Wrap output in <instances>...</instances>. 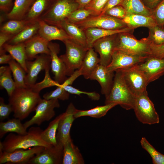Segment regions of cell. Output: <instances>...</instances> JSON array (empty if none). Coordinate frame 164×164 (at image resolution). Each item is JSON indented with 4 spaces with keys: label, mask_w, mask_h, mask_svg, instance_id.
<instances>
[{
    "label": "cell",
    "mask_w": 164,
    "mask_h": 164,
    "mask_svg": "<svg viewBox=\"0 0 164 164\" xmlns=\"http://www.w3.org/2000/svg\"><path fill=\"white\" fill-rule=\"evenodd\" d=\"M122 20L128 27L133 30L141 27L149 28L157 25L152 15L148 16L138 14H127Z\"/></svg>",
    "instance_id": "obj_27"
},
{
    "label": "cell",
    "mask_w": 164,
    "mask_h": 164,
    "mask_svg": "<svg viewBox=\"0 0 164 164\" xmlns=\"http://www.w3.org/2000/svg\"><path fill=\"white\" fill-rule=\"evenodd\" d=\"M12 0H0V11L6 13L9 12L12 7Z\"/></svg>",
    "instance_id": "obj_49"
},
{
    "label": "cell",
    "mask_w": 164,
    "mask_h": 164,
    "mask_svg": "<svg viewBox=\"0 0 164 164\" xmlns=\"http://www.w3.org/2000/svg\"><path fill=\"white\" fill-rule=\"evenodd\" d=\"M2 48L6 52L9 53L26 73V62L27 58L24 43L11 44L6 43L3 45Z\"/></svg>",
    "instance_id": "obj_29"
},
{
    "label": "cell",
    "mask_w": 164,
    "mask_h": 164,
    "mask_svg": "<svg viewBox=\"0 0 164 164\" xmlns=\"http://www.w3.org/2000/svg\"><path fill=\"white\" fill-rule=\"evenodd\" d=\"M69 94L60 84L54 90L44 94L43 98L47 100L57 99L64 101L68 99Z\"/></svg>",
    "instance_id": "obj_42"
},
{
    "label": "cell",
    "mask_w": 164,
    "mask_h": 164,
    "mask_svg": "<svg viewBox=\"0 0 164 164\" xmlns=\"http://www.w3.org/2000/svg\"><path fill=\"white\" fill-rule=\"evenodd\" d=\"M118 105L116 103H111L103 106H97L88 110L77 109L74 114V117L76 118L88 116L94 118H99L105 115L109 110Z\"/></svg>",
    "instance_id": "obj_33"
},
{
    "label": "cell",
    "mask_w": 164,
    "mask_h": 164,
    "mask_svg": "<svg viewBox=\"0 0 164 164\" xmlns=\"http://www.w3.org/2000/svg\"><path fill=\"white\" fill-rule=\"evenodd\" d=\"M63 42L66 51L59 57L65 64L67 76H70L80 68L88 49L71 39Z\"/></svg>",
    "instance_id": "obj_6"
},
{
    "label": "cell",
    "mask_w": 164,
    "mask_h": 164,
    "mask_svg": "<svg viewBox=\"0 0 164 164\" xmlns=\"http://www.w3.org/2000/svg\"><path fill=\"white\" fill-rule=\"evenodd\" d=\"M60 107L58 99L47 100L41 98L36 107L35 114L23 124L24 127L27 129L34 125H40L43 122L49 121L55 115L54 109Z\"/></svg>",
    "instance_id": "obj_8"
},
{
    "label": "cell",
    "mask_w": 164,
    "mask_h": 164,
    "mask_svg": "<svg viewBox=\"0 0 164 164\" xmlns=\"http://www.w3.org/2000/svg\"><path fill=\"white\" fill-rule=\"evenodd\" d=\"M56 26L62 29L72 39L87 48L85 32L76 24L66 20Z\"/></svg>",
    "instance_id": "obj_25"
},
{
    "label": "cell",
    "mask_w": 164,
    "mask_h": 164,
    "mask_svg": "<svg viewBox=\"0 0 164 164\" xmlns=\"http://www.w3.org/2000/svg\"><path fill=\"white\" fill-rule=\"evenodd\" d=\"M104 15L122 20L127 13L124 8L121 5H118L107 10Z\"/></svg>",
    "instance_id": "obj_46"
},
{
    "label": "cell",
    "mask_w": 164,
    "mask_h": 164,
    "mask_svg": "<svg viewBox=\"0 0 164 164\" xmlns=\"http://www.w3.org/2000/svg\"><path fill=\"white\" fill-rule=\"evenodd\" d=\"M9 103L12 109L14 117L23 120L35 108L41 98L39 93L27 87L16 88L9 97Z\"/></svg>",
    "instance_id": "obj_1"
},
{
    "label": "cell",
    "mask_w": 164,
    "mask_h": 164,
    "mask_svg": "<svg viewBox=\"0 0 164 164\" xmlns=\"http://www.w3.org/2000/svg\"><path fill=\"white\" fill-rule=\"evenodd\" d=\"M152 16L157 25L164 27V0L152 11Z\"/></svg>",
    "instance_id": "obj_43"
},
{
    "label": "cell",
    "mask_w": 164,
    "mask_h": 164,
    "mask_svg": "<svg viewBox=\"0 0 164 164\" xmlns=\"http://www.w3.org/2000/svg\"><path fill=\"white\" fill-rule=\"evenodd\" d=\"M61 85L64 89L70 94L80 95L82 94L87 95L91 99L97 101L100 99V95L98 93L93 92H87L82 91L70 85H63L62 84Z\"/></svg>",
    "instance_id": "obj_44"
},
{
    "label": "cell",
    "mask_w": 164,
    "mask_h": 164,
    "mask_svg": "<svg viewBox=\"0 0 164 164\" xmlns=\"http://www.w3.org/2000/svg\"><path fill=\"white\" fill-rule=\"evenodd\" d=\"M63 146L57 144L45 147L30 160V164H61L63 159Z\"/></svg>",
    "instance_id": "obj_14"
},
{
    "label": "cell",
    "mask_w": 164,
    "mask_h": 164,
    "mask_svg": "<svg viewBox=\"0 0 164 164\" xmlns=\"http://www.w3.org/2000/svg\"><path fill=\"white\" fill-rule=\"evenodd\" d=\"M14 36L7 33L0 32V52L3 50L2 48L3 45L7 43Z\"/></svg>",
    "instance_id": "obj_50"
},
{
    "label": "cell",
    "mask_w": 164,
    "mask_h": 164,
    "mask_svg": "<svg viewBox=\"0 0 164 164\" xmlns=\"http://www.w3.org/2000/svg\"><path fill=\"white\" fill-rule=\"evenodd\" d=\"M148 56L132 55L115 50L111 62L107 67L108 70L112 72L118 69L131 68L143 62Z\"/></svg>",
    "instance_id": "obj_12"
},
{
    "label": "cell",
    "mask_w": 164,
    "mask_h": 164,
    "mask_svg": "<svg viewBox=\"0 0 164 164\" xmlns=\"http://www.w3.org/2000/svg\"><path fill=\"white\" fill-rule=\"evenodd\" d=\"M63 114V113L57 116L50 122L47 127L41 133L42 139L50 144L56 145L58 144L56 139V133L59 121Z\"/></svg>",
    "instance_id": "obj_35"
},
{
    "label": "cell",
    "mask_w": 164,
    "mask_h": 164,
    "mask_svg": "<svg viewBox=\"0 0 164 164\" xmlns=\"http://www.w3.org/2000/svg\"><path fill=\"white\" fill-rule=\"evenodd\" d=\"M120 70L126 84L135 96L146 90L149 84L148 80L144 73L135 66Z\"/></svg>",
    "instance_id": "obj_10"
},
{
    "label": "cell",
    "mask_w": 164,
    "mask_h": 164,
    "mask_svg": "<svg viewBox=\"0 0 164 164\" xmlns=\"http://www.w3.org/2000/svg\"><path fill=\"white\" fill-rule=\"evenodd\" d=\"M43 131L39 127H32L26 135H17L11 132L3 142H0V148L3 152H10L18 149H26L36 146L48 147L52 145L42 139L41 133Z\"/></svg>",
    "instance_id": "obj_2"
},
{
    "label": "cell",
    "mask_w": 164,
    "mask_h": 164,
    "mask_svg": "<svg viewBox=\"0 0 164 164\" xmlns=\"http://www.w3.org/2000/svg\"><path fill=\"white\" fill-rule=\"evenodd\" d=\"M51 1L34 0L23 19L29 23L40 20L48 9Z\"/></svg>",
    "instance_id": "obj_26"
},
{
    "label": "cell",
    "mask_w": 164,
    "mask_h": 164,
    "mask_svg": "<svg viewBox=\"0 0 164 164\" xmlns=\"http://www.w3.org/2000/svg\"><path fill=\"white\" fill-rule=\"evenodd\" d=\"M12 73L16 88L27 87L25 82L26 72L22 66L14 59L8 63Z\"/></svg>",
    "instance_id": "obj_36"
},
{
    "label": "cell",
    "mask_w": 164,
    "mask_h": 164,
    "mask_svg": "<svg viewBox=\"0 0 164 164\" xmlns=\"http://www.w3.org/2000/svg\"><path fill=\"white\" fill-rule=\"evenodd\" d=\"M119 5L124 8L127 14L152 15V11L146 7L141 0H123Z\"/></svg>",
    "instance_id": "obj_32"
},
{
    "label": "cell",
    "mask_w": 164,
    "mask_h": 164,
    "mask_svg": "<svg viewBox=\"0 0 164 164\" xmlns=\"http://www.w3.org/2000/svg\"><path fill=\"white\" fill-rule=\"evenodd\" d=\"M0 55V64H8L11 60L13 59L9 54H7L4 53Z\"/></svg>",
    "instance_id": "obj_53"
},
{
    "label": "cell",
    "mask_w": 164,
    "mask_h": 164,
    "mask_svg": "<svg viewBox=\"0 0 164 164\" xmlns=\"http://www.w3.org/2000/svg\"><path fill=\"white\" fill-rule=\"evenodd\" d=\"M92 0H76L79 5V8H84Z\"/></svg>",
    "instance_id": "obj_54"
},
{
    "label": "cell",
    "mask_w": 164,
    "mask_h": 164,
    "mask_svg": "<svg viewBox=\"0 0 164 164\" xmlns=\"http://www.w3.org/2000/svg\"><path fill=\"white\" fill-rule=\"evenodd\" d=\"M39 20L29 23L7 43L11 44L24 43L37 35L39 27Z\"/></svg>",
    "instance_id": "obj_28"
},
{
    "label": "cell",
    "mask_w": 164,
    "mask_h": 164,
    "mask_svg": "<svg viewBox=\"0 0 164 164\" xmlns=\"http://www.w3.org/2000/svg\"><path fill=\"white\" fill-rule=\"evenodd\" d=\"M50 68V67H48L45 70V77L42 81L36 83L29 87L31 88L34 91L39 93L44 88L53 86H59L60 84L56 82L54 80H52L50 77L49 73Z\"/></svg>",
    "instance_id": "obj_41"
},
{
    "label": "cell",
    "mask_w": 164,
    "mask_h": 164,
    "mask_svg": "<svg viewBox=\"0 0 164 164\" xmlns=\"http://www.w3.org/2000/svg\"><path fill=\"white\" fill-rule=\"evenodd\" d=\"M108 0H92L84 8L92 11L96 15L101 13Z\"/></svg>",
    "instance_id": "obj_45"
},
{
    "label": "cell",
    "mask_w": 164,
    "mask_h": 164,
    "mask_svg": "<svg viewBox=\"0 0 164 164\" xmlns=\"http://www.w3.org/2000/svg\"><path fill=\"white\" fill-rule=\"evenodd\" d=\"M21 120L15 118L8 120L6 122L0 123V138H2L7 133L14 132L17 134L25 135L28 132L21 122Z\"/></svg>",
    "instance_id": "obj_31"
},
{
    "label": "cell",
    "mask_w": 164,
    "mask_h": 164,
    "mask_svg": "<svg viewBox=\"0 0 164 164\" xmlns=\"http://www.w3.org/2000/svg\"><path fill=\"white\" fill-rule=\"evenodd\" d=\"M114 72L108 70L107 67L99 64L92 73L89 79L98 81L101 87V92L105 97L109 94L113 82Z\"/></svg>",
    "instance_id": "obj_20"
},
{
    "label": "cell",
    "mask_w": 164,
    "mask_h": 164,
    "mask_svg": "<svg viewBox=\"0 0 164 164\" xmlns=\"http://www.w3.org/2000/svg\"><path fill=\"white\" fill-rule=\"evenodd\" d=\"M44 147L36 146L26 149H18L10 152L0 150V164H29L30 159Z\"/></svg>",
    "instance_id": "obj_11"
},
{
    "label": "cell",
    "mask_w": 164,
    "mask_h": 164,
    "mask_svg": "<svg viewBox=\"0 0 164 164\" xmlns=\"http://www.w3.org/2000/svg\"><path fill=\"white\" fill-rule=\"evenodd\" d=\"M77 109L73 104L70 103L60 120L56 133V139L58 144L62 145L70 138V130L73 123L76 118L74 114Z\"/></svg>",
    "instance_id": "obj_16"
},
{
    "label": "cell",
    "mask_w": 164,
    "mask_h": 164,
    "mask_svg": "<svg viewBox=\"0 0 164 164\" xmlns=\"http://www.w3.org/2000/svg\"><path fill=\"white\" fill-rule=\"evenodd\" d=\"M132 32L118 33L115 50L132 55L148 56L151 55L150 42L147 38L137 39Z\"/></svg>",
    "instance_id": "obj_4"
},
{
    "label": "cell",
    "mask_w": 164,
    "mask_h": 164,
    "mask_svg": "<svg viewBox=\"0 0 164 164\" xmlns=\"http://www.w3.org/2000/svg\"><path fill=\"white\" fill-rule=\"evenodd\" d=\"M12 72L9 66L0 67V89H5L9 96H11L16 89L14 81L12 78Z\"/></svg>",
    "instance_id": "obj_34"
},
{
    "label": "cell",
    "mask_w": 164,
    "mask_h": 164,
    "mask_svg": "<svg viewBox=\"0 0 164 164\" xmlns=\"http://www.w3.org/2000/svg\"><path fill=\"white\" fill-rule=\"evenodd\" d=\"M117 34L105 37L96 41L93 48L100 55V64L107 67L110 63L115 50Z\"/></svg>",
    "instance_id": "obj_17"
},
{
    "label": "cell",
    "mask_w": 164,
    "mask_h": 164,
    "mask_svg": "<svg viewBox=\"0 0 164 164\" xmlns=\"http://www.w3.org/2000/svg\"></svg>",
    "instance_id": "obj_55"
},
{
    "label": "cell",
    "mask_w": 164,
    "mask_h": 164,
    "mask_svg": "<svg viewBox=\"0 0 164 164\" xmlns=\"http://www.w3.org/2000/svg\"><path fill=\"white\" fill-rule=\"evenodd\" d=\"M115 72L112 86L105 97V104L116 103L126 110L133 109L136 96L126 84L120 69Z\"/></svg>",
    "instance_id": "obj_3"
},
{
    "label": "cell",
    "mask_w": 164,
    "mask_h": 164,
    "mask_svg": "<svg viewBox=\"0 0 164 164\" xmlns=\"http://www.w3.org/2000/svg\"><path fill=\"white\" fill-rule=\"evenodd\" d=\"M84 160L78 147L70 138L63 145L62 164H84Z\"/></svg>",
    "instance_id": "obj_23"
},
{
    "label": "cell",
    "mask_w": 164,
    "mask_h": 164,
    "mask_svg": "<svg viewBox=\"0 0 164 164\" xmlns=\"http://www.w3.org/2000/svg\"><path fill=\"white\" fill-rule=\"evenodd\" d=\"M149 29L147 38L151 43L158 45L164 44V28L156 25Z\"/></svg>",
    "instance_id": "obj_40"
},
{
    "label": "cell",
    "mask_w": 164,
    "mask_h": 164,
    "mask_svg": "<svg viewBox=\"0 0 164 164\" xmlns=\"http://www.w3.org/2000/svg\"><path fill=\"white\" fill-rule=\"evenodd\" d=\"M75 24L83 30L89 28L118 30L128 27L122 19L105 15L91 16Z\"/></svg>",
    "instance_id": "obj_9"
},
{
    "label": "cell",
    "mask_w": 164,
    "mask_h": 164,
    "mask_svg": "<svg viewBox=\"0 0 164 164\" xmlns=\"http://www.w3.org/2000/svg\"><path fill=\"white\" fill-rule=\"evenodd\" d=\"M50 55L46 54L38 55L34 60H27L25 82L27 87H30L36 84L39 73L50 67Z\"/></svg>",
    "instance_id": "obj_13"
},
{
    "label": "cell",
    "mask_w": 164,
    "mask_h": 164,
    "mask_svg": "<svg viewBox=\"0 0 164 164\" xmlns=\"http://www.w3.org/2000/svg\"><path fill=\"white\" fill-rule=\"evenodd\" d=\"M100 62V58L96 52L93 47L87 50L81 66L78 69L81 75L86 79H89L92 73Z\"/></svg>",
    "instance_id": "obj_24"
},
{
    "label": "cell",
    "mask_w": 164,
    "mask_h": 164,
    "mask_svg": "<svg viewBox=\"0 0 164 164\" xmlns=\"http://www.w3.org/2000/svg\"><path fill=\"white\" fill-rule=\"evenodd\" d=\"M145 6L152 11L163 0H141Z\"/></svg>",
    "instance_id": "obj_51"
},
{
    "label": "cell",
    "mask_w": 164,
    "mask_h": 164,
    "mask_svg": "<svg viewBox=\"0 0 164 164\" xmlns=\"http://www.w3.org/2000/svg\"><path fill=\"white\" fill-rule=\"evenodd\" d=\"M141 145L150 155L154 164H164V155L157 151L145 137L140 140Z\"/></svg>",
    "instance_id": "obj_38"
},
{
    "label": "cell",
    "mask_w": 164,
    "mask_h": 164,
    "mask_svg": "<svg viewBox=\"0 0 164 164\" xmlns=\"http://www.w3.org/2000/svg\"><path fill=\"white\" fill-rule=\"evenodd\" d=\"M151 55L156 57L164 58V44L158 45L150 43Z\"/></svg>",
    "instance_id": "obj_48"
},
{
    "label": "cell",
    "mask_w": 164,
    "mask_h": 164,
    "mask_svg": "<svg viewBox=\"0 0 164 164\" xmlns=\"http://www.w3.org/2000/svg\"><path fill=\"white\" fill-rule=\"evenodd\" d=\"M123 0H108L100 15H104L109 9L119 5Z\"/></svg>",
    "instance_id": "obj_52"
},
{
    "label": "cell",
    "mask_w": 164,
    "mask_h": 164,
    "mask_svg": "<svg viewBox=\"0 0 164 164\" xmlns=\"http://www.w3.org/2000/svg\"><path fill=\"white\" fill-rule=\"evenodd\" d=\"M48 47L51 58L50 68L54 76V80L58 84H61L67 78L65 64L58 56L60 51V46L57 43L51 41L49 42Z\"/></svg>",
    "instance_id": "obj_18"
},
{
    "label": "cell",
    "mask_w": 164,
    "mask_h": 164,
    "mask_svg": "<svg viewBox=\"0 0 164 164\" xmlns=\"http://www.w3.org/2000/svg\"><path fill=\"white\" fill-rule=\"evenodd\" d=\"M133 109L138 119L142 123L151 125L159 123V115L146 90L136 96Z\"/></svg>",
    "instance_id": "obj_7"
},
{
    "label": "cell",
    "mask_w": 164,
    "mask_h": 164,
    "mask_svg": "<svg viewBox=\"0 0 164 164\" xmlns=\"http://www.w3.org/2000/svg\"><path fill=\"white\" fill-rule=\"evenodd\" d=\"M79 8L76 0H51L40 20L49 24L56 26L67 19L73 12Z\"/></svg>",
    "instance_id": "obj_5"
},
{
    "label": "cell",
    "mask_w": 164,
    "mask_h": 164,
    "mask_svg": "<svg viewBox=\"0 0 164 164\" xmlns=\"http://www.w3.org/2000/svg\"><path fill=\"white\" fill-rule=\"evenodd\" d=\"M135 67L144 73L149 83L164 74V58H159L150 55L144 61Z\"/></svg>",
    "instance_id": "obj_15"
},
{
    "label": "cell",
    "mask_w": 164,
    "mask_h": 164,
    "mask_svg": "<svg viewBox=\"0 0 164 164\" xmlns=\"http://www.w3.org/2000/svg\"><path fill=\"white\" fill-rule=\"evenodd\" d=\"M134 30L128 27L118 30L107 29L97 28H89L84 30L86 38L87 46L88 49L93 47L94 43L99 39L120 32H133Z\"/></svg>",
    "instance_id": "obj_22"
},
{
    "label": "cell",
    "mask_w": 164,
    "mask_h": 164,
    "mask_svg": "<svg viewBox=\"0 0 164 164\" xmlns=\"http://www.w3.org/2000/svg\"><path fill=\"white\" fill-rule=\"evenodd\" d=\"M49 42L38 34L24 42L27 60H33L39 54L50 55Z\"/></svg>",
    "instance_id": "obj_19"
},
{
    "label": "cell",
    "mask_w": 164,
    "mask_h": 164,
    "mask_svg": "<svg viewBox=\"0 0 164 164\" xmlns=\"http://www.w3.org/2000/svg\"><path fill=\"white\" fill-rule=\"evenodd\" d=\"M13 112L11 105L5 103L4 100L2 97H0V120L2 121L7 118L11 113Z\"/></svg>",
    "instance_id": "obj_47"
},
{
    "label": "cell",
    "mask_w": 164,
    "mask_h": 164,
    "mask_svg": "<svg viewBox=\"0 0 164 164\" xmlns=\"http://www.w3.org/2000/svg\"><path fill=\"white\" fill-rule=\"evenodd\" d=\"M95 15V14L89 9L85 8H80L71 13L66 20L76 23L84 20L91 16Z\"/></svg>",
    "instance_id": "obj_39"
},
{
    "label": "cell",
    "mask_w": 164,
    "mask_h": 164,
    "mask_svg": "<svg viewBox=\"0 0 164 164\" xmlns=\"http://www.w3.org/2000/svg\"><path fill=\"white\" fill-rule=\"evenodd\" d=\"M34 0H15L10 11L6 14L9 19H23Z\"/></svg>",
    "instance_id": "obj_30"
},
{
    "label": "cell",
    "mask_w": 164,
    "mask_h": 164,
    "mask_svg": "<svg viewBox=\"0 0 164 164\" xmlns=\"http://www.w3.org/2000/svg\"><path fill=\"white\" fill-rule=\"evenodd\" d=\"M39 22L38 34L49 42L56 40L63 42L68 39H71L61 28L49 24L41 20H39Z\"/></svg>",
    "instance_id": "obj_21"
},
{
    "label": "cell",
    "mask_w": 164,
    "mask_h": 164,
    "mask_svg": "<svg viewBox=\"0 0 164 164\" xmlns=\"http://www.w3.org/2000/svg\"><path fill=\"white\" fill-rule=\"evenodd\" d=\"M29 23L24 19H9L1 26L0 31L14 36Z\"/></svg>",
    "instance_id": "obj_37"
}]
</instances>
